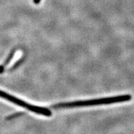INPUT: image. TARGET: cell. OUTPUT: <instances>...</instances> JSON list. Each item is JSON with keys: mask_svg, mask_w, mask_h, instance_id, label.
Wrapping results in <instances>:
<instances>
[{"mask_svg": "<svg viewBox=\"0 0 134 134\" xmlns=\"http://www.w3.org/2000/svg\"><path fill=\"white\" fill-rule=\"evenodd\" d=\"M132 96L130 95H122L119 96L110 97V98H104L88 100H78V101L70 102V103H63L57 104L52 106L54 109L58 108H75V107H83V106H92V105H98L103 104H109L121 103L130 100Z\"/></svg>", "mask_w": 134, "mask_h": 134, "instance_id": "1", "label": "cell"}, {"mask_svg": "<svg viewBox=\"0 0 134 134\" xmlns=\"http://www.w3.org/2000/svg\"><path fill=\"white\" fill-rule=\"evenodd\" d=\"M0 97L8 100H9V101L12 102V103L16 104L19 105V106L26 108L27 110H31L33 113L43 115L47 117H50L52 115V112L47 108L31 105V104L27 103L26 102L16 98V97L11 96L9 94L5 93V92L3 91H1V90H0Z\"/></svg>", "mask_w": 134, "mask_h": 134, "instance_id": "2", "label": "cell"}, {"mask_svg": "<svg viewBox=\"0 0 134 134\" xmlns=\"http://www.w3.org/2000/svg\"><path fill=\"white\" fill-rule=\"evenodd\" d=\"M14 53H15V50H13V51L9 53V55H8V57L6 59V60H5L4 62L3 63L1 66H0V73H2L4 71L5 67L7 66L8 63H9L10 62H11V60H12V58H13V57H14Z\"/></svg>", "mask_w": 134, "mask_h": 134, "instance_id": "3", "label": "cell"}, {"mask_svg": "<svg viewBox=\"0 0 134 134\" xmlns=\"http://www.w3.org/2000/svg\"><path fill=\"white\" fill-rule=\"evenodd\" d=\"M23 114H24L23 113H18L13 114L9 115V116H8L7 117H6V120H12L14 118H16V117H20L21 115H23Z\"/></svg>", "mask_w": 134, "mask_h": 134, "instance_id": "4", "label": "cell"}, {"mask_svg": "<svg viewBox=\"0 0 134 134\" xmlns=\"http://www.w3.org/2000/svg\"><path fill=\"white\" fill-rule=\"evenodd\" d=\"M41 0H33V3L34 4H35L36 5H38L41 3Z\"/></svg>", "mask_w": 134, "mask_h": 134, "instance_id": "5", "label": "cell"}]
</instances>
